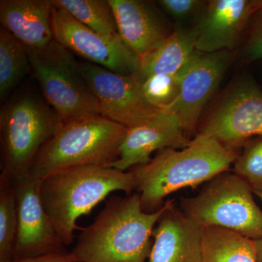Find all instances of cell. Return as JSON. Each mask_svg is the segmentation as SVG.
<instances>
[{
  "label": "cell",
  "mask_w": 262,
  "mask_h": 262,
  "mask_svg": "<svg viewBox=\"0 0 262 262\" xmlns=\"http://www.w3.org/2000/svg\"><path fill=\"white\" fill-rule=\"evenodd\" d=\"M75 262H81V261H75Z\"/></svg>",
  "instance_id": "obj_30"
},
{
  "label": "cell",
  "mask_w": 262,
  "mask_h": 262,
  "mask_svg": "<svg viewBox=\"0 0 262 262\" xmlns=\"http://www.w3.org/2000/svg\"><path fill=\"white\" fill-rule=\"evenodd\" d=\"M229 61L227 51H196L181 70L180 93L177 101L165 110L177 116L187 138L195 132L202 112L218 88Z\"/></svg>",
  "instance_id": "obj_12"
},
{
  "label": "cell",
  "mask_w": 262,
  "mask_h": 262,
  "mask_svg": "<svg viewBox=\"0 0 262 262\" xmlns=\"http://www.w3.org/2000/svg\"><path fill=\"white\" fill-rule=\"evenodd\" d=\"M254 194H256V195L258 196L259 199H261L262 201V192H253Z\"/></svg>",
  "instance_id": "obj_29"
},
{
  "label": "cell",
  "mask_w": 262,
  "mask_h": 262,
  "mask_svg": "<svg viewBox=\"0 0 262 262\" xmlns=\"http://www.w3.org/2000/svg\"><path fill=\"white\" fill-rule=\"evenodd\" d=\"M262 0H211L198 27L196 51L213 53L235 47Z\"/></svg>",
  "instance_id": "obj_13"
},
{
  "label": "cell",
  "mask_w": 262,
  "mask_h": 262,
  "mask_svg": "<svg viewBox=\"0 0 262 262\" xmlns=\"http://www.w3.org/2000/svg\"><path fill=\"white\" fill-rule=\"evenodd\" d=\"M256 15V21L246 47V56L250 60L262 59V8Z\"/></svg>",
  "instance_id": "obj_26"
},
{
  "label": "cell",
  "mask_w": 262,
  "mask_h": 262,
  "mask_svg": "<svg viewBox=\"0 0 262 262\" xmlns=\"http://www.w3.org/2000/svg\"><path fill=\"white\" fill-rule=\"evenodd\" d=\"M180 72L173 75L151 76L143 81V93L152 106L163 111L177 101L180 93Z\"/></svg>",
  "instance_id": "obj_23"
},
{
  "label": "cell",
  "mask_w": 262,
  "mask_h": 262,
  "mask_svg": "<svg viewBox=\"0 0 262 262\" xmlns=\"http://www.w3.org/2000/svg\"><path fill=\"white\" fill-rule=\"evenodd\" d=\"M26 48L43 98L63 123L100 115L97 98L70 51L56 39L42 49Z\"/></svg>",
  "instance_id": "obj_7"
},
{
  "label": "cell",
  "mask_w": 262,
  "mask_h": 262,
  "mask_svg": "<svg viewBox=\"0 0 262 262\" xmlns=\"http://www.w3.org/2000/svg\"><path fill=\"white\" fill-rule=\"evenodd\" d=\"M149 262H201L202 227L173 204L153 230Z\"/></svg>",
  "instance_id": "obj_16"
},
{
  "label": "cell",
  "mask_w": 262,
  "mask_h": 262,
  "mask_svg": "<svg viewBox=\"0 0 262 262\" xmlns=\"http://www.w3.org/2000/svg\"><path fill=\"white\" fill-rule=\"evenodd\" d=\"M234 173L246 181L253 192H262V137L245 144L244 152L234 161Z\"/></svg>",
  "instance_id": "obj_24"
},
{
  "label": "cell",
  "mask_w": 262,
  "mask_h": 262,
  "mask_svg": "<svg viewBox=\"0 0 262 262\" xmlns=\"http://www.w3.org/2000/svg\"><path fill=\"white\" fill-rule=\"evenodd\" d=\"M196 27L174 31L159 48L141 59L136 75L143 82L151 76L179 73L196 51Z\"/></svg>",
  "instance_id": "obj_18"
},
{
  "label": "cell",
  "mask_w": 262,
  "mask_h": 262,
  "mask_svg": "<svg viewBox=\"0 0 262 262\" xmlns=\"http://www.w3.org/2000/svg\"><path fill=\"white\" fill-rule=\"evenodd\" d=\"M51 0H1L2 27L25 47L42 49L54 40Z\"/></svg>",
  "instance_id": "obj_17"
},
{
  "label": "cell",
  "mask_w": 262,
  "mask_h": 262,
  "mask_svg": "<svg viewBox=\"0 0 262 262\" xmlns=\"http://www.w3.org/2000/svg\"><path fill=\"white\" fill-rule=\"evenodd\" d=\"M63 124L44 98L18 93L0 113L1 173L12 181L28 177L36 157Z\"/></svg>",
  "instance_id": "obj_5"
},
{
  "label": "cell",
  "mask_w": 262,
  "mask_h": 262,
  "mask_svg": "<svg viewBox=\"0 0 262 262\" xmlns=\"http://www.w3.org/2000/svg\"><path fill=\"white\" fill-rule=\"evenodd\" d=\"M158 3L166 13L179 20L187 18L195 13L204 2L198 0H161Z\"/></svg>",
  "instance_id": "obj_25"
},
{
  "label": "cell",
  "mask_w": 262,
  "mask_h": 262,
  "mask_svg": "<svg viewBox=\"0 0 262 262\" xmlns=\"http://www.w3.org/2000/svg\"><path fill=\"white\" fill-rule=\"evenodd\" d=\"M18 231V209L13 181L0 173V262L11 261Z\"/></svg>",
  "instance_id": "obj_22"
},
{
  "label": "cell",
  "mask_w": 262,
  "mask_h": 262,
  "mask_svg": "<svg viewBox=\"0 0 262 262\" xmlns=\"http://www.w3.org/2000/svg\"><path fill=\"white\" fill-rule=\"evenodd\" d=\"M172 204L166 202L146 213L139 193L110 196L94 222L82 229L71 252L81 262H146L153 230Z\"/></svg>",
  "instance_id": "obj_1"
},
{
  "label": "cell",
  "mask_w": 262,
  "mask_h": 262,
  "mask_svg": "<svg viewBox=\"0 0 262 262\" xmlns=\"http://www.w3.org/2000/svg\"><path fill=\"white\" fill-rule=\"evenodd\" d=\"M41 181L30 175L13 181L18 209V231L13 259L67 251L43 207Z\"/></svg>",
  "instance_id": "obj_11"
},
{
  "label": "cell",
  "mask_w": 262,
  "mask_h": 262,
  "mask_svg": "<svg viewBox=\"0 0 262 262\" xmlns=\"http://www.w3.org/2000/svg\"><path fill=\"white\" fill-rule=\"evenodd\" d=\"M123 42L142 59L170 35L168 27L149 2L110 0Z\"/></svg>",
  "instance_id": "obj_15"
},
{
  "label": "cell",
  "mask_w": 262,
  "mask_h": 262,
  "mask_svg": "<svg viewBox=\"0 0 262 262\" xmlns=\"http://www.w3.org/2000/svg\"><path fill=\"white\" fill-rule=\"evenodd\" d=\"M52 23L54 39L86 62L119 75H134L139 72L140 58L121 39L102 37L54 5Z\"/></svg>",
  "instance_id": "obj_10"
},
{
  "label": "cell",
  "mask_w": 262,
  "mask_h": 262,
  "mask_svg": "<svg viewBox=\"0 0 262 262\" xmlns=\"http://www.w3.org/2000/svg\"><path fill=\"white\" fill-rule=\"evenodd\" d=\"M132 172L106 167L84 166L52 174L42 179L43 207L60 241L66 247L73 244L77 221L89 214L110 194L135 190Z\"/></svg>",
  "instance_id": "obj_3"
},
{
  "label": "cell",
  "mask_w": 262,
  "mask_h": 262,
  "mask_svg": "<svg viewBox=\"0 0 262 262\" xmlns=\"http://www.w3.org/2000/svg\"><path fill=\"white\" fill-rule=\"evenodd\" d=\"M78 261L75 255L72 252H63L53 253V254L44 255V256H35L21 258V259H13L7 262H75Z\"/></svg>",
  "instance_id": "obj_27"
},
{
  "label": "cell",
  "mask_w": 262,
  "mask_h": 262,
  "mask_svg": "<svg viewBox=\"0 0 262 262\" xmlns=\"http://www.w3.org/2000/svg\"><path fill=\"white\" fill-rule=\"evenodd\" d=\"M201 262H257L254 239L228 229L202 227Z\"/></svg>",
  "instance_id": "obj_19"
},
{
  "label": "cell",
  "mask_w": 262,
  "mask_h": 262,
  "mask_svg": "<svg viewBox=\"0 0 262 262\" xmlns=\"http://www.w3.org/2000/svg\"><path fill=\"white\" fill-rule=\"evenodd\" d=\"M191 141L184 134L177 116L163 110L151 121L127 129L120 146V156L112 168L126 171L132 167L149 163L155 151L167 148L184 149Z\"/></svg>",
  "instance_id": "obj_14"
},
{
  "label": "cell",
  "mask_w": 262,
  "mask_h": 262,
  "mask_svg": "<svg viewBox=\"0 0 262 262\" xmlns=\"http://www.w3.org/2000/svg\"><path fill=\"white\" fill-rule=\"evenodd\" d=\"M198 135L211 138L231 149L262 137V91L252 80L229 91L207 119Z\"/></svg>",
  "instance_id": "obj_9"
},
{
  "label": "cell",
  "mask_w": 262,
  "mask_h": 262,
  "mask_svg": "<svg viewBox=\"0 0 262 262\" xmlns=\"http://www.w3.org/2000/svg\"><path fill=\"white\" fill-rule=\"evenodd\" d=\"M237 156V149L200 135L184 149L160 150L149 163L131 171L142 209L146 213L156 211L169 194L198 187L227 171Z\"/></svg>",
  "instance_id": "obj_2"
},
{
  "label": "cell",
  "mask_w": 262,
  "mask_h": 262,
  "mask_svg": "<svg viewBox=\"0 0 262 262\" xmlns=\"http://www.w3.org/2000/svg\"><path fill=\"white\" fill-rule=\"evenodd\" d=\"M32 71L27 48L7 29L0 28V97L5 99Z\"/></svg>",
  "instance_id": "obj_20"
},
{
  "label": "cell",
  "mask_w": 262,
  "mask_h": 262,
  "mask_svg": "<svg viewBox=\"0 0 262 262\" xmlns=\"http://www.w3.org/2000/svg\"><path fill=\"white\" fill-rule=\"evenodd\" d=\"M127 130L100 115L65 122L39 151L29 175L43 179L78 167L112 168Z\"/></svg>",
  "instance_id": "obj_4"
},
{
  "label": "cell",
  "mask_w": 262,
  "mask_h": 262,
  "mask_svg": "<svg viewBox=\"0 0 262 262\" xmlns=\"http://www.w3.org/2000/svg\"><path fill=\"white\" fill-rule=\"evenodd\" d=\"M57 8L68 12L74 18L103 37L121 39L110 0H53Z\"/></svg>",
  "instance_id": "obj_21"
},
{
  "label": "cell",
  "mask_w": 262,
  "mask_h": 262,
  "mask_svg": "<svg viewBox=\"0 0 262 262\" xmlns=\"http://www.w3.org/2000/svg\"><path fill=\"white\" fill-rule=\"evenodd\" d=\"M253 192L238 176L223 172L206 182L196 196L182 199V212L201 227H222L259 239L262 211Z\"/></svg>",
  "instance_id": "obj_6"
},
{
  "label": "cell",
  "mask_w": 262,
  "mask_h": 262,
  "mask_svg": "<svg viewBox=\"0 0 262 262\" xmlns=\"http://www.w3.org/2000/svg\"><path fill=\"white\" fill-rule=\"evenodd\" d=\"M256 246V259L257 262H262V237L261 238L254 239Z\"/></svg>",
  "instance_id": "obj_28"
},
{
  "label": "cell",
  "mask_w": 262,
  "mask_h": 262,
  "mask_svg": "<svg viewBox=\"0 0 262 262\" xmlns=\"http://www.w3.org/2000/svg\"><path fill=\"white\" fill-rule=\"evenodd\" d=\"M79 68L100 106L101 116L127 129L140 126L159 116L147 101L138 76L122 75L99 66L78 61Z\"/></svg>",
  "instance_id": "obj_8"
}]
</instances>
